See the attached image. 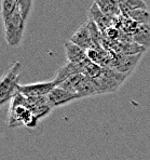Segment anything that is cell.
Masks as SVG:
<instances>
[{
    "label": "cell",
    "mask_w": 150,
    "mask_h": 160,
    "mask_svg": "<svg viewBox=\"0 0 150 160\" xmlns=\"http://www.w3.org/2000/svg\"><path fill=\"white\" fill-rule=\"evenodd\" d=\"M26 98V104L29 109L32 112L37 119L40 121L41 119L49 116L53 108L50 106L48 101V96H36V98Z\"/></svg>",
    "instance_id": "obj_9"
},
{
    "label": "cell",
    "mask_w": 150,
    "mask_h": 160,
    "mask_svg": "<svg viewBox=\"0 0 150 160\" xmlns=\"http://www.w3.org/2000/svg\"><path fill=\"white\" fill-rule=\"evenodd\" d=\"M125 18H131L137 24H149L150 23V12L147 9H137L132 12H130Z\"/></svg>",
    "instance_id": "obj_17"
},
{
    "label": "cell",
    "mask_w": 150,
    "mask_h": 160,
    "mask_svg": "<svg viewBox=\"0 0 150 160\" xmlns=\"http://www.w3.org/2000/svg\"><path fill=\"white\" fill-rule=\"evenodd\" d=\"M39 123V120L35 117L32 112L26 104V98L20 92L12 98L9 107L8 114V127L17 128V127H27L35 128Z\"/></svg>",
    "instance_id": "obj_1"
},
{
    "label": "cell",
    "mask_w": 150,
    "mask_h": 160,
    "mask_svg": "<svg viewBox=\"0 0 150 160\" xmlns=\"http://www.w3.org/2000/svg\"><path fill=\"white\" fill-rule=\"evenodd\" d=\"M32 0H17V7L20 9L21 13H22L24 20H27V16L30 12V9H31Z\"/></svg>",
    "instance_id": "obj_19"
},
{
    "label": "cell",
    "mask_w": 150,
    "mask_h": 160,
    "mask_svg": "<svg viewBox=\"0 0 150 160\" xmlns=\"http://www.w3.org/2000/svg\"><path fill=\"white\" fill-rule=\"evenodd\" d=\"M2 21H6L17 9V0H1L0 1Z\"/></svg>",
    "instance_id": "obj_18"
},
{
    "label": "cell",
    "mask_w": 150,
    "mask_h": 160,
    "mask_svg": "<svg viewBox=\"0 0 150 160\" xmlns=\"http://www.w3.org/2000/svg\"><path fill=\"white\" fill-rule=\"evenodd\" d=\"M3 25L4 39L7 43L11 47H16L23 38L25 26V20L18 7L6 21H3Z\"/></svg>",
    "instance_id": "obj_4"
},
{
    "label": "cell",
    "mask_w": 150,
    "mask_h": 160,
    "mask_svg": "<svg viewBox=\"0 0 150 160\" xmlns=\"http://www.w3.org/2000/svg\"><path fill=\"white\" fill-rule=\"evenodd\" d=\"M121 14L126 16L130 12L137 9H147L145 0H118Z\"/></svg>",
    "instance_id": "obj_16"
},
{
    "label": "cell",
    "mask_w": 150,
    "mask_h": 160,
    "mask_svg": "<svg viewBox=\"0 0 150 160\" xmlns=\"http://www.w3.org/2000/svg\"><path fill=\"white\" fill-rule=\"evenodd\" d=\"M58 87H62L65 90L77 94L80 98L100 94L97 88V84L95 83L94 80L83 74L70 77L67 80H65L64 82H62Z\"/></svg>",
    "instance_id": "obj_3"
},
{
    "label": "cell",
    "mask_w": 150,
    "mask_h": 160,
    "mask_svg": "<svg viewBox=\"0 0 150 160\" xmlns=\"http://www.w3.org/2000/svg\"><path fill=\"white\" fill-rule=\"evenodd\" d=\"M126 78H128V75L103 67L99 75L93 80L97 84V88L100 94H105L117 91Z\"/></svg>",
    "instance_id": "obj_5"
},
{
    "label": "cell",
    "mask_w": 150,
    "mask_h": 160,
    "mask_svg": "<svg viewBox=\"0 0 150 160\" xmlns=\"http://www.w3.org/2000/svg\"><path fill=\"white\" fill-rule=\"evenodd\" d=\"M89 18H91L92 21H94V23L98 26L100 29V32L104 34L108 28L114 26V23L118 20H112V18L106 16L102 11L99 10L97 6L93 2L92 6H91L90 10H89Z\"/></svg>",
    "instance_id": "obj_11"
},
{
    "label": "cell",
    "mask_w": 150,
    "mask_h": 160,
    "mask_svg": "<svg viewBox=\"0 0 150 160\" xmlns=\"http://www.w3.org/2000/svg\"><path fill=\"white\" fill-rule=\"evenodd\" d=\"M22 70L21 62H15L7 69L0 78V106L11 102L18 92L20 75Z\"/></svg>",
    "instance_id": "obj_2"
},
{
    "label": "cell",
    "mask_w": 150,
    "mask_h": 160,
    "mask_svg": "<svg viewBox=\"0 0 150 160\" xmlns=\"http://www.w3.org/2000/svg\"><path fill=\"white\" fill-rule=\"evenodd\" d=\"M143 55L144 53L136 54V55H120V54L114 53L110 60L109 66L107 68L128 76L136 67L137 63L142 60Z\"/></svg>",
    "instance_id": "obj_6"
},
{
    "label": "cell",
    "mask_w": 150,
    "mask_h": 160,
    "mask_svg": "<svg viewBox=\"0 0 150 160\" xmlns=\"http://www.w3.org/2000/svg\"><path fill=\"white\" fill-rule=\"evenodd\" d=\"M94 3L105 15L112 20H117L122 16L118 0H94Z\"/></svg>",
    "instance_id": "obj_14"
},
{
    "label": "cell",
    "mask_w": 150,
    "mask_h": 160,
    "mask_svg": "<svg viewBox=\"0 0 150 160\" xmlns=\"http://www.w3.org/2000/svg\"><path fill=\"white\" fill-rule=\"evenodd\" d=\"M79 74H83V69H82L81 64H75V63L67 62L56 72V76L53 79V81L56 83V86H60L65 80Z\"/></svg>",
    "instance_id": "obj_12"
},
{
    "label": "cell",
    "mask_w": 150,
    "mask_h": 160,
    "mask_svg": "<svg viewBox=\"0 0 150 160\" xmlns=\"http://www.w3.org/2000/svg\"><path fill=\"white\" fill-rule=\"evenodd\" d=\"M79 98H80L77 94L65 90L62 87H58V86L55 87L48 95L49 104H50V106L52 108L64 106V105L69 104V103L74 102L76 100H79Z\"/></svg>",
    "instance_id": "obj_8"
},
{
    "label": "cell",
    "mask_w": 150,
    "mask_h": 160,
    "mask_svg": "<svg viewBox=\"0 0 150 160\" xmlns=\"http://www.w3.org/2000/svg\"><path fill=\"white\" fill-rule=\"evenodd\" d=\"M133 41L139 44L144 49L150 47V23L149 24H140L138 25L136 30L132 36Z\"/></svg>",
    "instance_id": "obj_15"
},
{
    "label": "cell",
    "mask_w": 150,
    "mask_h": 160,
    "mask_svg": "<svg viewBox=\"0 0 150 160\" xmlns=\"http://www.w3.org/2000/svg\"><path fill=\"white\" fill-rule=\"evenodd\" d=\"M65 52H66L67 56V62L75 63V64H82L86 60H89V56L86 54V51L83 50L80 47H78L77 44H75L74 42H71L68 40L67 42H65Z\"/></svg>",
    "instance_id": "obj_13"
},
{
    "label": "cell",
    "mask_w": 150,
    "mask_h": 160,
    "mask_svg": "<svg viewBox=\"0 0 150 160\" xmlns=\"http://www.w3.org/2000/svg\"><path fill=\"white\" fill-rule=\"evenodd\" d=\"M69 40L85 51L90 50V49L94 48V47H97L94 43V41H93L91 32H90V30H89L85 23L82 24L81 26L76 30V32L70 37Z\"/></svg>",
    "instance_id": "obj_10"
},
{
    "label": "cell",
    "mask_w": 150,
    "mask_h": 160,
    "mask_svg": "<svg viewBox=\"0 0 150 160\" xmlns=\"http://www.w3.org/2000/svg\"><path fill=\"white\" fill-rule=\"evenodd\" d=\"M56 83L53 80L36 83L21 84L18 86V92L27 98H36V96H48L51 91L55 88Z\"/></svg>",
    "instance_id": "obj_7"
}]
</instances>
